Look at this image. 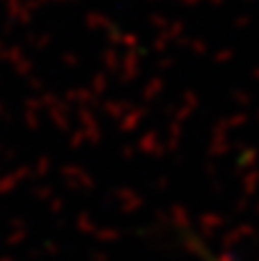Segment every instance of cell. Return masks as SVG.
Returning <instances> with one entry per match:
<instances>
[{"instance_id":"obj_1","label":"cell","mask_w":259,"mask_h":261,"mask_svg":"<svg viewBox=\"0 0 259 261\" xmlns=\"http://www.w3.org/2000/svg\"><path fill=\"white\" fill-rule=\"evenodd\" d=\"M204 259H206V261H218V259H214L211 254H206V252H204Z\"/></svg>"}]
</instances>
